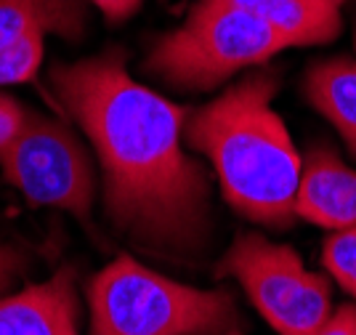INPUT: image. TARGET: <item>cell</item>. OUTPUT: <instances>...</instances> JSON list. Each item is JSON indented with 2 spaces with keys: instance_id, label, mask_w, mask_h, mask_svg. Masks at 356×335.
Instances as JSON below:
<instances>
[{
  "instance_id": "obj_5",
  "label": "cell",
  "mask_w": 356,
  "mask_h": 335,
  "mask_svg": "<svg viewBox=\"0 0 356 335\" xmlns=\"http://www.w3.org/2000/svg\"><path fill=\"white\" fill-rule=\"evenodd\" d=\"M218 277H232L280 335H314L332 314V285L309 272L290 245L242 232L223 253Z\"/></svg>"
},
{
  "instance_id": "obj_10",
  "label": "cell",
  "mask_w": 356,
  "mask_h": 335,
  "mask_svg": "<svg viewBox=\"0 0 356 335\" xmlns=\"http://www.w3.org/2000/svg\"><path fill=\"white\" fill-rule=\"evenodd\" d=\"M303 96L341 133L356 157V59L335 56L316 61L303 77Z\"/></svg>"
},
{
  "instance_id": "obj_19",
  "label": "cell",
  "mask_w": 356,
  "mask_h": 335,
  "mask_svg": "<svg viewBox=\"0 0 356 335\" xmlns=\"http://www.w3.org/2000/svg\"><path fill=\"white\" fill-rule=\"evenodd\" d=\"M189 335H242L237 330H226V333H189Z\"/></svg>"
},
{
  "instance_id": "obj_3",
  "label": "cell",
  "mask_w": 356,
  "mask_h": 335,
  "mask_svg": "<svg viewBox=\"0 0 356 335\" xmlns=\"http://www.w3.org/2000/svg\"><path fill=\"white\" fill-rule=\"evenodd\" d=\"M90 335H189L234 330L229 290H200L120 256L88 282Z\"/></svg>"
},
{
  "instance_id": "obj_4",
  "label": "cell",
  "mask_w": 356,
  "mask_h": 335,
  "mask_svg": "<svg viewBox=\"0 0 356 335\" xmlns=\"http://www.w3.org/2000/svg\"><path fill=\"white\" fill-rule=\"evenodd\" d=\"M284 48L282 35L250 11L200 0L181 27L154 40L144 70L178 91H210Z\"/></svg>"
},
{
  "instance_id": "obj_6",
  "label": "cell",
  "mask_w": 356,
  "mask_h": 335,
  "mask_svg": "<svg viewBox=\"0 0 356 335\" xmlns=\"http://www.w3.org/2000/svg\"><path fill=\"white\" fill-rule=\"evenodd\" d=\"M3 178L38 208H59L88 221L96 173L88 149L64 123L30 112L14 146L0 157Z\"/></svg>"
},
{
  "instance_id": "obj_1",
  "label": "cell",
  "mask_w": 356,
  "mask_h": 335,
  "mask_svg": "<svg viewBox=\"0 0 356 335\" xmlns=\"http://www.w3.org/2000/svg\"><path fill=\"white\" fill-rule=\"evenodd\" d=\"M51 88L96 152L112 226L165 258L205 248L210 181L184 149L189 109L134 80L122 51L54 67Z\"/></svg>"
},
{
  "instance_id": "obj_13",
  "label": "cell",
  "mask_w": 356,
  "mask_h": 335,
  "mask_svg": "<svg viewBox=\"0 0 356 335\" xmlns=\"http://www.w3.org/2000/svg\"><path fill=\"white\" fill-rule=\"evenodd\" d=\"M322 266L343 293L356 301V224L327 237L322 245Z\"/></svg>"
},
{
  "instance_id": "obj_8",
  "label": "cell",
  "mask_w": 356,
  "mask_h": 335,
  "mask_svg": "<svg viewBox=\"0 0 356 335\" xmlns=\"http://www.w3.org/2000/svg\"><path fill=\"white\" fill-rule=\"evenodd\" d=\"M77 317L74 269L64 266L48 282L0 298V335H59Z\"/></svg>"
},
{
  "instance_id": "obj_15",
  "label": "cell",
  "mask_w": 356,
  "mask_h": 335,
  "mask_svg": "<svg viewBox=\"0 0 356 335\" xmlns=\"http://www.w3.org/2000/svg\"><path fill=\"white\" fill-rule=\"evenodd\" d=\"M314 335H356V304L338 306Z\"/></svg>"
},
{
  "instance_id": "obj_14",
  "label": "cell",
  "mask_w": 356,
  "mask_h": 335,
  "mask_svg": "<svg viewBox=\"0 0 356 335\" xmlns=\"http://www.w3.org/2000/svg\"><path fill=\"white\" fill-rule=\"evenodd\" d=\"M27 117L30 112L22 107V104L0 93V157L14 146V141L22 136L24 125H27Z\"/></svg>"
},
{
  "instance_id": "obj_12",
  "label": "cell",
  "mask_w": 356,
  "mask_h": 335,
  "mask_svg": "<svg viewBox=\"0 0 356 335\" xmlns=\"http://www.w3.org/2000/svg\"><path fill=\"white\" fill-rule=\"evenodd\" d=\"M45 54V35H27L22 40L0 45V86L32 80Z\"/></svg>"
},
{
  "instance_id": "obj_9",
  "label": "cell",
  "mask_w": 356,
  "mask_h": 335,
  "mask_svg": "<svg viewBox=\"0 0 356 335\" xmlns=\"http://www.w3.org/2000/svg\"><path fill=\"white\" fill-rule=\"evenodd\" d=\"M264 19L290 48L322 45L341 35V6L346 0H223Z\"/></svg>"
},
{
  "instance_id": "obj_16",
  "label": "cell",
  "mask_w": 356,
  "mask_h": 335,
  "mask_svg": "<svg viewBox=\"0 0 356 335\" xmlns=\"http://www.w3.org/2000/svg\"><path fill=\"white\" fill-rule=\"evenodd\" d=\"M102 16H104L106 22H112V24H120V22H125V19H131V16L141 8V0H90Z\"/></svg>"
},
{
  "instance_id": "obj_7",
  "label": "cell",
  "mask_w": 356,
  "mask_h": 335,
  "mask_svg": "<svg viewBox=\"0 0 356 335\" xmlns=\"http://www.w3.org/2000/svg\"><path fill=\"white\" fill-rule=\"evenodd\" d=\"M296 216L338 232L356 224V171L330 144H314L300 160Z\"/></svg>"
},
{
  "instance_id": "obj_18",
  "label": "cell",
  "mask_w": 356,
  "mask_h": 335,
  "mask_svg": "<svg viewBox=\"0 0 356 335\" xmlns=\"http://www.w3.org/2000/svg\"><path fill=\"white\" fill-rule=\"evenodd\" d=\"M59 335H80V333H77V317L67 322V325L61 327V333H59Z\"/></svg>"
},
{
  "instance_id": "obj_2",
  "label": "cell",
  "mask_w": 356,
  "mask_h": 335,
  "mask_svg": "<svg viewBox=\"0 0 356 335\" xmlns=\"http://www.w3.org/2000/svg\"><path fill=\"white\" fill-rule=\"evenodd\" d=\"M274 96V75H248L189 112L184 141L213 165L223 200L239 216L268 229H287L298 219L300 155L271 104Z\"/></svg>"
},
{
  "instance_id": "obj_11",
  "label": "cell",
  "mask_w": 356,
  "mask_h": 335,
  "mask_svg": "<svg viewBox=\"0 0 356 335\" xmlns=\"http://www.w3.org/2000/svg\"><path fill=\"white\" fill-rule=\"evenodd\" d=\"M83 24V0H0V45L48 32L77 38Z\"/></svg>"
},
{
  "instance_id": "obj_20",
  "label": "cell",
  "mask_w": 356,
  "mask_h": 335,
  "mask_svg": "<svg viewBox=\"0 0 356 335\" xmlns=\"http://www.w3.org/2000/svg\"><path fill=\"white\" fill-rule=\"evenodd\" d=\"M346 3H348V0H346Z\"/></svg>"
},
{
  "instance_id": "obj_17",
  "label": "cell",
  "mask_w": 356,
  "mask_h": 335,
  "mask_svg": "<svg viewBox=\"0 0 356 335\" xmlns=\"http://www.w3.org/2000/svg\"><path fill=\"white\" fill-rule=\"evenodd\" d=\"M22 274V256L14 248L0 245V295L14 285V279Z\"/></svg>"
}]
</instances>
